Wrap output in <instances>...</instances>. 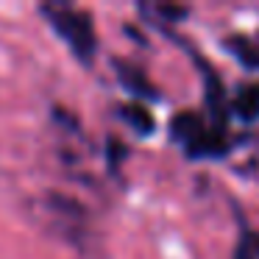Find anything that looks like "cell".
Listing matches in <instances>:
<instances>
[{
    "mask_svg": "<svg viewBox=\"0 0 259 259\" xmlns=\"http://www.w3.org/2000/svg\"><path fill=\"white\" fill-rule=\"evenodd\" d=\"M234 112L242 120H256L259 117V84H245L234 98Z\"/></svg>",
    "mask_w": 259,
    "mask_h": 259,
    "instance_id": "3",
    "label": "cell"
},
{
    "mask_svg": "<svg viewBox=\"0 0 259 259\" xmlns=\"http://www.w3.org/2000/svg\"><path fill=\"white\" fill-rule=\"evenodd\" d=\"M120 114H123V120H128V123L134 125L137 134H151V131H153L151 112H148L145 106H140V103H125Z\"/></svg>",
    "mask_w": 259,
    "mask_h": 259,
    "instance_id": "4",
    "label": "cell"
},
{
    "mask_svg": "<svg viewBox=\"0 0 259 259\" xmlns=\"http://www.w3.org/2000/svg\"><path fill=\"white\" fill-rule=\"evenodd\" d=\"M42 14L48 17V23L53 25L59 36L70 45V51L81 59V62H92L95 59V25H92V17L81 9H73L67 3H48L42 6Z\"/></svg>",
    "mask_w": 259,
    "mask_h": 259,
    "instance_id": "1",
    "label": "cell"
},
{
    "mask_svg": "<svg viewBox=\"0 0 259 259\" xmlns=\"http://www.w3.org/2000/svg\"><path fill=\"white\" fill-rule=\"evenodd\" d=\"M229 48L234 51V56L240 59L242 64H248V67H259V48L253 45V42L242 39V36H234V39L229 42Z\"/></svg>",
    "mask_w": 259,
    "mask_h": 259,
    "instance_id": "5",
    "label": "cell"
},
{
    "mask_svg": "<svg viewBox=\"0 0 259 259\" xmlns=\"http://www.w3.org/2000/svg\"><path fill=\"white\" fill-rule=\"evenodd\" d=\"M256 253H259V237H256Z\"/></svg>",
    "mask_w": 259,
    "mask_h": 259,
    "instance_id": "8",
    "label": "cell"
},
{
    "mask_svg": "<svg viewBox=\"0 0 259 259\" xmlns=\"http://www.w3.org/2000/svg\"><path fill=\"white\" fill-rule=\"evenodd\" d=\"M173 137L184 145L190 156H220L229 151L226 142V128L220 123H206L195 112H181L170 123Z\"/></svg>",
    "mask_w": 259,
    "mask_h": 259,
    "instance_id": "2",
    "label": "cell"
},
{
    "mask_svg": "<svg viewBox=\"0 0 259 259\" xmlns=\"http://www.w3.org/2000/svg\"><path fill=\"white\" fill-rule=\"evenodd\" d=\"M237 259H253V256H251V253H240Z\"/></svg>",
    "mask_w": 259,
    "mask_h": 259,
    "instance_id": "7",
    "label": "cell"
},
{
    "mask_svg": "<svg viewBox=\"0 0 259 259\" xmlns=\"http://www.w3.org/2000/svg\"><path fill=\"white\" fill-rule=\"evenodd\" d=\"M120 78H123V84H125V87L137 90L140 95H148V98H153V95H156V92H153V87L145 81V75H142L140 70L128 67V64H120Z\"/></svg>",
    "mask_w": 259,
    "mask_h": 259,
    "instance_id": "6",
    "label": "cell"
}]
</instances>
